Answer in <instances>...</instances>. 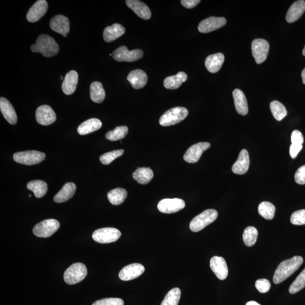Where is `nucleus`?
I'll return each instance as SVG.
<instances>
[{
	"instance_id": "7ed1b4c3",
	"label": "nucleus",
	"mask_w": 305,
	"mask_h": 305,
	"mask_svg": "<svg viewBox=\"0 0 305 305\" xmlns=\"http://www.w3.org/2000/svg\"><path fill=\"white\" fill-rule=\"evenodd\" d=\"M188 111L183 107H175L166 111L160 119L159 124L168 127L177 124L186 119L188 115Z\"/></svg>"
},
{
	"instance_id": "4468645a",
	"label": "nucleus",
	"mask_w": 305,
	"mask_h": 305,
	"mask_svg": "<svg viewBox=\"0 0 305 305\" xmlns=\"http://www.w3.org/2000/svg\"><path fill=\"white\" fill-rule=\"evenodd\" d=\"M55 112L48 105H42L36 111V121L40 125L49 126L56 121Z\"/></svg>"
},
{
	"instance_id": "20e7f679",
	"label": "nucleus",
	"mask_w": 305,
	"mask_h": 305,
	"mask_svg": "<svg viewBox=\"0 0 305 305\" xmlns=\"http://www.w3.org/2000/svg\"><path fill=\"white\" fill-rule=\"evenodd\" d=\"M218 216V214L215 209L205 210L192 220L190 225L191 230L195 232L201 231L214 222L217 219Z\"/></svg>"
},
{
	"instance_id": "c756f323",
	"label": "nucleus",
	"mask_w": 305,
	"mask_h": 305,
	"mask_svg": "<svg viewBox=\"0 0 305 305\" xmlns=\"http://www.w3.org/2000/svg\"><path fill=\"white\" fill-rule=\"evenodd\" d=\"M187 78V75L184 72H179L175 75L167 77L163 82V85L167 89H176L186 82Z\"/></svg>"
},
{
	"instance_id": "8fccbe9b",
	"label": "nucleus",
	"mask_w": 305,
	"mask_h": 305,
	"mask_svg": "<svg viewBox=\"0 0 305 305\" xmlns=\"http://www.w3.org/2000/svg\"><path fill=\"white\" fill-rule=\"evenodd\" d=\"M246 305H261L260 304L256 302V301H252L247 303Z\"/></svg>"
},
{
	"instance_id": "f8f14e48",
	"label": "nucleus",
	"mask_w": 305,
	"mask_h": 305,
	"mask_svg": "<svg viewBox=\"0 0 305 305\" xmlns=\"http://www.w3.org/2000/svg\"><path fill=\"white\" fill-rule=\"evenodd\" d=\"M226 23V18L224 17H212L202 21L198 25V29L201 33H209L224 26Z\"/></svg>"
},
{
	"instance_id": "6ab92c4d",
	"label": "nucleus",
	"mask_w": 305,
	"mask_h": 305,
	"mask_svg": "<svg viewBox=\"0 0 305 305\" xmlns=\"http://www.w3.org/2000/svg\"><path fill=\"white\" fill-rule=\"evenodd\" d=\"M126 2L127 6L142 19L148 20L151 18V11L144 2L138 0H127Z\"/></svg>"
},
{
	"instance_id": "5fc2aeb1",
	"label": "nucleus",
	"mask_w": 305,
	"mask_h": 305,
	"mask_svg": "<svg viewBox=\"0 0 305 305\" xmlns=\"http://www.w3.org/2000/svg\"><path fill=\"white\" fill-rule=\"evenodd\" d=\"M109 55H110V56H112V54H109Z\"/></svg>"
},
{
	"instance_id": "c85d7f7f",
	"label": "nucleus",
	"mask_w": 305,
	"mask_h": 305,
	"mask_svg": "<svg viewBox=\"0 0 305 305\" xmlns=\"http://www.w3.org/2000/svg\"><path fill=\"white\" fill-rule=\"evenodd\" d=\"M102 122L99 119L92 118L82 123L78 128V132L79 135H86L101 128Z\"/></svg>"
},
{
	"instance_id": "4be33fe9",
	"label": "nucleus",
	"mask_w": 305,
	"mask_h": 305,
	"mask_svg": "<svg viewBox=\"0 0 305 305\" xmlns=\"http://www.w3.org/2000/svg\"><path fill=\"white\" fill-rule=\"evenodd\" d=\"M0 110L3 117L10 125H16L17 122V115L15 109L10 102L4 97L0 99Z\"/></svg>"
},
{
	"instance_id": "9b49d317",
	"label": "nucleus",
	"mask_w": 305,
	"mask_h": 305,
	"mask_svg": "<svg viewBox=\"0 0 305 305\" xmlns=\"http://www.w3.org/2000/svg\"><path fill=\"white\" fill-rule=\"evenodd\" d=\"M186 203L180 198H165L159 201L158 209L159 212L165 214L175 213L183 209Z\"/></svg>"
},
{
	"instance_id": "58836bf2",
	"label": "nucleus",
	"mask_w": 305,
	"mask_h": 305,
	"mask_svg": "<svg viewBox=\"0 0 305 305\" xmlns=\"http://www.w3.org/2000/svg\"><path fill=\"white\" fill-rule=\"evenodd\" d=\"M181 297V290L175 288L170 290L165 297L161 305H178Z\"/></svg>"
},
{
	"instance_id": "f3484780",
	"label": "nucleus",
	"mask_w": 305,
	"mask_h": 305,
	"mask_svg": "<svg viewBox=\"0 0 305 305\" xmlns=\"http://www.w3.org/2000/svg\"><path fill=\"white\" fill-rule=\"evenodd\" d=\"M49 25L53 31L63 35L65 38L67 37V34L70 30L68 18L63 15L54 17L50 20Z\"/></svg>"
},
{
	"instance_id": "c03bdc74",
	"label": "nucleus",
	"mask_w": 305,
	"mask_h": 305,
	"mask_svg": "<svg viewBox=\"0 0 305 305\" xmlns=\"http://www.w3.org/2000/svg\"><path fill=\"white\" fill-rule=\"evenodd\" d=\"M255 285L257 290L262 293L268 292L271 288L270 282L266 279L257 280Z\"/></svg>"
},
{
	"instance_id": "3c124183",
	"label": "nucleus",
	"mask_w": 305,
	"mask_h": 305,
	"mask_svg": "<svg viewBox=\"0 0 305 305\" xmlns=\"http://www.w3.org/2000/svg\"><path fill=\"white\" fill-rule=\"evenodd\" d=\"M301 76H302L303 82L305 85V68L303 70L302 73H301Z\"/></svg>"
},
{
	"instance_id": "a211bd4d",
	"label": "nucleus",
	"mask_w": 305,
	"mask_h": 305,
	"mask_svg": "<svg viewBox=\"0 0 305 305\" xmlns=\"http://www.w3.org/2000/svg\"><path fill=\"white\" fill-rule=\"evenodd\" d=\"M210 267L217 277L221 281L228 277V269L226 261L223 257L214 256L210 260Z\"/></svg>"
},
{
	"instance_id": "a878e982",
	"label": "nucleus",
	"mask_w": 305,
	"mask_h": 305,
	"mask_svg": "<svg viewBox=\"0 0 305 305\" xmlns=\"http://www.w3.org/2000/svg\"><path fill=\"white\" fill-rule=\"evenodd\" d=\"M126 30L121 24L115 23L105 29L103 34L104 41L110 43L124 35Z\"/></svg>"
},
{
	"instance_id": "e433bc0d",
	"label": "nucleus",
	"mask_w": 305,
	"mask_h": 305,
	"mask_svg": "<svg viewBox=\"0 0 305 305\" xmlns=\"http://www.w3.org/2000/svg\"><path fill=\"white\" fill-rule=\"evenodd\" d=\"M129 132V129L126 126H119L106 134V138L111 141L120 140L126 136Z\"/></svg>"
},
{
	"instance_id": "a18cd8bd",
	"label": "nucleus",
	"mask_w": 305,
	"mask_h": 305,
	"mask_svg": "<svg viewBox=\"0 0 305 305\" xmlns=\"http://www.w3.org/2000/svg\"><path fill=\"white\" fill-rule=\"evenodd\" d=\"M295 180L297 184H305V165L300 167L297 170L295 175Z\"/></svg>"
},
{
	"instance_id": "39448f33",
	"label": "nucleus",
	"mask_w": 305,
	"mask_h": 305,
	"mask_svg": "<svg viewBox=\"0 0 305 305\" xmlns=\"http://www.w3.org/2000/svg\"><path fill=\"white\" fill-rule=\"evenodd\" d=\"M87 275V269L82 263L72 264L64 273V281L69 285H74L82 282Z\"/></svg>"
},
{
	"instance_id": "09e8293b",
	"label": "nucleus",
	"mask_w": 305,
	"mask_h": 305,
	"mask_svg": "<svg viewBox=\"0 0 305 305\" xmlns=\"http://www.w3.org/2000/svg\"><path fill=\"white\" fill-rule=\"evenodd\" d=\"M201 1L199 0H182L181 4L187 9H192L197 6Z\"/></svg>"
},
{
	"instance_id": "4c0bfd02",
	"label": "nucleus",
	"mask_w": 305,
	"mask_h": 305,
	"mask_svg": "<svg viewBox=\"0 0 305 305\" xmlns=\"http://www.w3.org/2000/svg\"><path fill=\"white\" fill-rule=\"evenodd\" d=\"M258 235H259V232L255 227L252 226L247 227L242 235L243 241L245 244L249 247L255 244Z\"/></svg>"
},
{
	"instance_id": "f257e3e1",
	"label": "nucleus",
	"mask_w": 305,
	"mask_h": 305,
	"mask_svg": "<svg viewBox=\"0 0 305 305\" xmlns=\"http://www.w3.org/2000/svg\"><path fill=\"white\" fill-rule=\"evenodd\" d=\"M303 257L295 256L291 259L283 261L276 269L273 282L275 284H280L290 277L303 263Z\"/></svg>"
},
{
	"instance_id": "423d86ee",
	"label": "nucleus",
	"mask_w": 305,
	"mask_h": 305,
	"mask_svg": "<svg viewBox=\"0 0 305 305\" xmlns=\"http://www.w3.org/2000/svg\"><path fill=\"white\" fill-rule=\"evenodd\" d=\"M45 158V153L36 151L18 152L13 155L14 160L16 162L28 166L38 164Z\"/></svg>"
},
{
	"instance_id": "cd10ccee",
	"label": "nucleus",
	"mask_w": 305,
	"mask_h": 305,
	"mask_svg": "<svg viewBox=\"0 0 305 305\" xmlns=\"http://www.w3.org/2000/svg\"><path fill=\"white\" fill-rule=\"evenodd\" d=\"M76 185L73 183L65 184L61 190L54 197V201L57 203L66 202L72 197L75 193Z\"/></svg>"
},
{
	"instance_id": "864d4df0",
	"label": "nucleus",
	"mask_w": 305,
	"mask_h": 305,
	"mask_svg": "<svg viewBox=\"0 0 305 305\" xmlns=\"http://www.w3.org/2000/svg\"><path fill=\"white\" fill-rule=\"evenodd\" d=\"M60 79H61V80H63V76H61Z\"/></svg>"
},
{
	"instance_id": "dca6fc26",
	"label": "nucleus",
	"mask_w": 305,
	"mask_h": 305,
	"mask_svg": "<svg viewBox=\"0 0 305 305\" xmlns=\"http://www.w3.org/2000/svg\"><path fill=\"white\" fill-rule=\"evenodd\" d=\"M144 271L143 265L137 263L130 264L122 268L119 272V277L123 281H131L139 277Z\"/></svg>"
},
{
	"instance_id": "6e6552de",
	"label": "nucleus",
	"mask_w": 305,
	"mask_h": 305,
	"mask_svg": "<svg viewBox=\"0 0 305 305\" xmlns=\"http://www.w3.org/2000/svg\"><path fill=\"white\" fill-rule=\"evenodd\" d=\"M121 237V232L118 229L112 227L98 229L92 235L94 240L101 244L117 241Z\"/></svg>"
},
{
	"instance_id": "bb28decb",
	"label": "nucleus",
	"mask_w": 305,
	"mask_h": 305,
	"mask_svg": "<svg viewBox=\"0 0 305 305\" xmlns=\"http://www.w3.org/2000/svg\"><path fill=\"white\" fill-rule=\"evenodd\" d=\"M224 56L221 53L210 55L205 60V67L212 73H216L220 70L224 63Z\"/></svg>"
},
{
	"instance_id": "2f4dec72",
	"label": "nucleus",
	"mask_w": 305,
	"mask_h": 305,
	"mask_svg": "<svg viewBox=\"0 0 305 305\" xmlns=\"http://www.w3.org/2000/svg\"><path fill=\"white\" fill-rule=\"evenodd\" d=\"M28 190L34 192L36 198H42L44 196L48 191V185L45 181L36 180L30 181L27 185Z\"/></svg>"
},
{
	"instance_id": "f03ea898",
	"label": "nucleus",
	"mask_w": 305,
	"mask_h": 305,
	"mask_svg": "<svg viewBox=\"0 0 305 305\" xmlns=\"http://www.w3.org/2000/svg\"><path fill=\"white\" fill-rule=\"evenodd\" d=\"M31 50L34 53H40L45 57H52L59 52L60 47L53 38L42 34L36 40L35 44L32 45Z\"/></svg>"
},
{
	"instance_id": "2eb2a0df",
	"label": "nucleus",
	"mask_w": 305,
	"mask_h": 305,
	"mask_svg": "<svg viewBox=\"0 0 305 305\" xmlns=\"http://www.w3.org/2000/svg\"><path fill=\"white\" fill-rule=\"evenodd\" d=\"M48 9V2L45 0L36 1L27 14V21L31 23L36 22L45 15Z\"/></svg>"
},
{
	"instance_id": "5701e85b",
	"label": "nucleus",
	"mask_w": 305,
	"mask_h": 305,
	"mask_svg": "<svg viewBox=\"0 0 305 305\" xmlns=\"http://www.w3.org/2000/svg\"><path fill=\"white\" fill-rule=\"evenodd\" d=\"M305 12V1L304 0L297 1L288 9L286 15V21L290 23L295 22L303 15Z\"/></svg>"
},
{
	"instance_id": "603ef678",
	"label": "nucleus",
	"mask_w": 305,
	"mask_h": 305,
	"mask_svg": "<svg viewBox=\"0 0 305 305\" xmlns=\"http://www.w3.org/2000/svg\"><path fill=\"white\" fill-rule=\"evenodd\" d=\"M303 56L305 57V46L304 48V49L303 50Z\"/></svg>"
},
{
	"instance_id": "ddd939ff",
	"label": "nucleus",
	"mask_w": 305,
	"mask_h": 305,
	"mask_svg": "<svg viewBox=\"0 0 305 305\" xmlns=\"http://www.w3.org/2000/svg\"><path fill=\"white\" fill-rule=\"evenodd\" d=\"M211 146L209 143L202 142L192 145L184 154L183 158L188 163H194L198 161L203 152Z\"/></svg>"
},
{
	"instance_id": "b1692460",
	"label": "nucleus",
	"mask_w": 305,
	"mask_h": 305,
	"mask_svg": "<svg viewBox=\"0 0 305 305\" xmlns=\"http://www.w3.org/2000/svg\"><path fill=\"white\" fill-rule=\"evenodd\" d=\"M78 78L77 72L74 70L68 72L65 76L63 85H62V89L65 94L70 95L75 92L78 83Z\"/></svg>"
},
{
	"instance_id": "a19ab883",
	"label": "nucleus",
	"mask_w": 305,
	"mask_h": 305,
	"mask_svg": "<svg viewBox=\"0 0 305 305\" xmlns=\"http://www.w3.org/2000/svg\"><path fill=\"white\" fill-rule=\"evenodd\" d=\"M123 153H124V151L123 150L108 152L102 155L100 158V160L103 165H108L115 160L116 158L121 157Z\"/></svg>"
},
{
	"instance_id": "9d476101",
	"label": "nucleus",
	"mask_w": 305,
	"mask_h": 305,
	"mask_svg": "<svg viewBox=\"0 0 305 305\" xmlns=\"http://www.w3.org/2000/svg\"><path fill=\"white\" fill-rule=\"evenodd\" d=\"M269 48V43L266 40H254L252 43V55L257 64H262L266 60Z\"/></svg>"
},
{
	"instance_id": "72a5a7b5",
	"label": "nucleus",
	"mask_w": 305,
	"mask_h": 305,
	"mask_svg": "<svg viewBox=\"0 0 305 305\" xmlns=\"http://www.w3.org/2000/svg\"><path fill=\"white\" fill-rule=\"evenodd\" d=\"M127 196V192L125 189L118 188L108 192L109 201L114 205H119L125 201Z\"/></svg>"
},
{
	"instance_id": "37998d69",
	"label": "nucleus",
	"mask_w": 305,
	"mask_h": 305,
	"mask_svg": "<svg viewBox=\"0 0 305 305\" xmlns=\"http://www.w3.org/2000/svg\"><path fill=\"white\" fill-rule=\"evenodd\" d=\"M92 305H124V301L118 298H108L98 300Z\"/></svg>"
},
{
	"instance_id": "412c9836",
	"label": "nucleus",
	"mask_w": 305,
	"mask_h": 305,
	"mask_svg": "<svg viewBox=\"0 0 305 305\" xmlns=\"http://www.w3.org/2000/svg\"><path fill=\"white\" fill-rule=\"evenodd\" d=\"M127 80L133 88L139 89L143 88L147 85L148 76L143 70L137 69L130 72Z\"/></svg>"
},
{
	"instance_id": "49530a36",
	"label": "nucleus",
	"mask_w": 305,
	"mask_h": 305,
	"mask_svg": "<svg viewBox=\"0 0 305 305\" xmlns=\"http://www.w3.org/2000/svg\"><path fill=\"white\" fill-rule=\"evenodd\" d=\"M291 141L292 144L303 145L304 137L302 133L298 130L294 131L291 135Z\"/></svg>"
},
{
	"instance_id": "de8ad7c7",
	"label": "nucleus",
	"mask_w": 305,
	"mask_h": 305,
	"mask_svg": "<svg viewBox=\"0 0 305 305\" xmlns=\"http://www.w3.org/2000/svg\"><path fill=\"white\" fill-rule=\"evenodd\" d=\"M303 149V145L291 144L289 149L290 157L293 159L296 158L298 154Z\"/></svg>"
},
{
	"instance_id": "ea45409f",
	"label": "nucleus",
	"mask_w": 305,
	"mask_h": 305,
	"mask_svg": "<svg viewBox=\"0 0 305 305\" xmlns=\"http://www.w3.org/2000/svg\"><path fill=\"white\" fill-rule=\"evenodd\" d=\"M305 287V268L301 272L289 288L290 294H295Z\"/></svg>"
},
{
	"instance_id": "0eeeda50",
	"label": "nucleus",
	"mask_w": 305,
	"mask_h": 305,
	"mask_svg": "<svg viewBox=\"0 0 305 305\" xmlns=\"http://www.w3.org/2000/svg\"><path fill=\"white\" fill-rule=\"evenodd\" d=\"M60 227L59 221L54 219H46L36 225L33 233L39 238H49L55 233Z\"/></svg>"
},
{
	"instance_id": "79ce46f5",
	"label": "nucleus",
	"mask_w": 305,
	"mask_h": 305,
	"mask_svg": "<svg viewBox=\"0 0 305 305\" xmlns=\"http://www.w3.org/2000/svg\"><path fill=\"white\" fill-rule=\"evenodd\" d=\"M290 222L297 226L305 224V210H300L294 212L290 217Z\"/></svg>"
},
{
	"instance_id": "1a4fd4ad",
	"label": "nucleus",
	"mask_w": 305,
	"mask_h": 305,
	"mask_svg": "<svg viewBox=\"0 0 305 305\" xmlns=\"http://www.w3.org/2000/svg\"><path fill=\"white\" fill-rule=\"evenodd\" d=\"M143 55L142 50H129L126 46H120L112 53V56L115 60L118 62H128V63L139 60L143 57Z\"/></svg>"
},
{
	"instance_id": "393cba45",
	"label": "nucleus",
	"mask_w": 305,
	"mask_h": 305,
	"mask_svg": "<svg viewBox=\"0 0 305 305\" xmlns=\"http://www.w3.org/2000/svg\"><path fill=\"white\" fill-rule=\"evenodd\" d=\"M234 104L237 112L240 115H245L248 113L249 109L248 102L245 94L242 90L239 89H235L233 93Z\"/></svg>"
},
{
	"instance_id": "473e14b6",
	"label": "nucleus",
	"mask_w": 305,
	"mask_h": 305,
	"mask_svg": "<svg viewBox=\"0 0 305 305\" xmlns=\"http://www.w3.org/2000/svg\"><path fill=\"white\" fill-rule=\"evenodd\" d=\"M90 99L94 103H103L105 98V92L103 86L100 82H94L90 86Z\"/></svg>"
},
{
	"instance_id": "aec40b11",
	"label": "nucleus",
	"mask_w": 305,
	"mask_h": 305,
	"mask_svg": "<svg viewBox=\"0 0 305 305\" xmlns=\"http://www.w3.org/2000/svg\"><path fill=\"white\" fill-rule=\"evenodd\" d=\"M249 165L250 159L248 152L246 150H242L240 152L238 160L232 166V172L238 175H243L248 172Z\"/></svg>"
},
{
	"instance_id": "7c9ffc66",
	"label": "nucleus",
	"mask_w": 305,
	"mask_h": 305,
	"mask_svg": "<svg viewBox=\"0 0 305 305\" xmlns=\"http://www.w3.org/2000/svg\"><path fill=\"white\" fill-rule=\"evenodd\" d=\"M153 172L150 168H139L132 174L133 179L140 184H147L153 177Z\"/></svg>"
},
{
	"instance_id": "c9c22d12",
	"label": "nucleus",
	"mask_w": 305,
	"mask_h": 305,
	"mask_svg": "<svg viewBox=\"0 0 305 305\" xmlns=\"http://www.w3.org/2000/svg\"><path fill=\"white\" fill-rule=\"evenodd\" d=\"M275 207L272 203L264 201L261 202L259 206V212L261 216L267 220L274 218L275 213Z\"/></svg>"
},
{
	"instance_id": "f704fd0d",
	"label": "nucleus",
	"mask_w": 305,
	"mask_h": 305,
	"mask_svg": "<svg viewBox=\"0 0 305 305\" xmlns=\"http://www.w3.org/2000/svg\"><path fill=\"white\" fill-rule=\"evenodd\" d=\"M270 108L274 118L278 121H281L287 115V111L285 107L278 101H272Z\"/></svg>"
}]
</instances>
